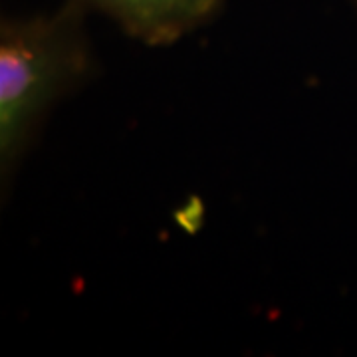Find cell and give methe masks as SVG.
Wrapping results in <instances>:
<instances>
[{
	"instance_id": "obj_1",
	"label": "cell",
	"mask_w": 357,
	"mask_h": 357,
	"mask_svg": "<svg viewBox=\"0 0 357 357\" xmlns=\"http://www.w3.org/2000/svg\"><path fill=\"white\" fill-rule=\"evenodd\" d=\"M88 8L66 0L48 13L4 16L0 22V178L2 191L54 105L93 70Z\"/></svg>"
},
{
	"instance_id": "obj_3",
	"label": "cell",
	"mask_w": 357,
	"mask_h": 357,
	"mask_svg": "<svg viewBox=\"0 0 357 357\" xmlns=\"http://www.w3.org/2000/svg\"><path fill=\"white\" fill-rule=\"evenodd\" d=\"M351 2H354V4H356V8H357V0H351Z\"/></svg>"
},
{
	"instance_id": "obj_2",
	"label": "cell",
	"mask_w": 357,
	"mask_h": 357,
	"mask_svg": "<svg viewBox=\"0 0 357 357\" xmlns=\"http://www.w3.org/2000/svg\"><path fill=\"white\" fill-rule=\"evenodd\" d=\"M147 46H169L213 20L225 0H77Z\"/></svg>"
}]
</instances>
